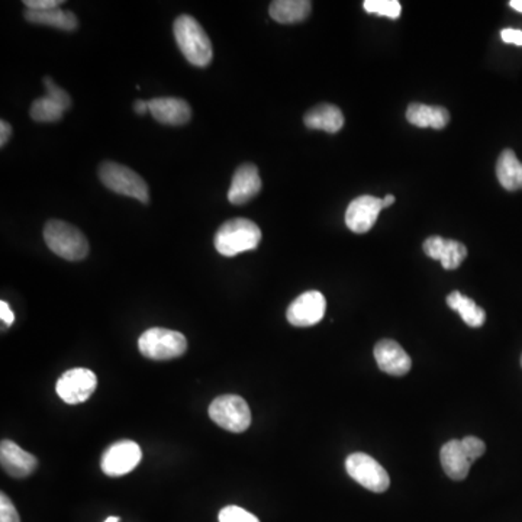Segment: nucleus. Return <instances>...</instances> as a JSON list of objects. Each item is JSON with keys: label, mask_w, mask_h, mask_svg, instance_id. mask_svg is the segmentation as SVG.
<instances>
[{"label": "nucleus", "mask_w": 522, "mask_h": 522, "mask_svg": "<svg viewBox=\"0 0 522 522\" xmlns=\"http://www.w3.org/2000/svg\"><path fill=\"white\" fill-rule=\"evenodd\" d=\"M486 452V444L477 437L450 440L445 443L440 452L443 470L450 479L465 480L469 475L470 467Z\"/></svg>", "instance_id": "3"}, {"label": "nucleus", "mask_w": 522, "mask_h": 522, "mask_svg": "<svg viewBox=\"0 0 522 522\" xmlns=\"http://www.w3.org/2000/svg\"><path fill=\"white\" fill-rule=\"evenodd\" d=\"M152 118L164 125H184L191 120L192 110L189 103L179 98H154L149 100Z\"/></svg>", "instance_id": "18"}, {"label": "nucleus", "mask_w": 522, "mask_h": 522, "mask_svg": "<svg viewBox=\"0 0 522 522\" xmlns=\"http://www.w3.org/2000/svg\"><path fill=\"white\" fill-rule=\"evenodd\" d=\"M12 135V127L6 120H0V147H5Z\"/></svg>", "instance_id": "31"}, {"label": "nucleus", "mask_w": 522, "mask_h": 522, "mask_svg": "<svg viewBox=\"0 0 522 522\" xmlns=\"http://www.w3.org/2000/svg\"><path fill=\"white\" fill-rule=\"evenodd\" d=\"M509 6H511L512 9H516L517 12H521L522 14V0H511V2H509Z\"/></svg>", "instance_id": "34"}, {"label": "nucleus", "mask_w": 522, "mask_h": 522, "mask_svg": "<svg viewBox=\"0 0 522 522\" xmlns=\"http://www.w3.org/2000/svg\"><path fill=\"white\" fill-rule=\"evenodd\" d=\"M138 349L151 360H172L186 353L187 339L182 332L173 329H151L142 332Z\"/></svg>", "instance_id": "6"}, {"label": "nucleus", "mask_w": 522, "mask_h": 522, "mask_svg": "<svg viewBox=\"0 0 522 522\" xmlns=\"http://www.w3.org/2000/svg\"><path fill=\"white\" fill-rule=\"evenodd\" d=\"M0 318H2V321H4V324L6 325V327H11V325L14 324V312H12L11 307H9V304L5 302V300L0 302Z\"/></svg>", "instance_id": "30"}, {"label": "nucleus", "mask_w": 522, "mask_h": 522, "mask_svg": "<svg viewBox=\"0 0 522 522\" xmlns=\"http://www.w3.org/2000/svg\"><path fill=\"white\" fill-rule=\"evenodd\" d=\"M44 240L54 255L68 261L88 257L89 241L85 234L64 221L53 219L44 226Z\"/></svg>", "instance_id": "4"}, {"label": "nucleus", "mask_w": 522, "mask_h": 522, "mask_svg": "<svg viewBox=\"0 0 522 522\" xmlns=\"http://www.w3.org/2000/svg\"><path fill=\"white\" fill-rule=\"evenodd\" d=\"M44 85H46V96L34 100L29 115L36 122H57L70 108V95L58 88L51 78H44Z\"/></svg>", "instance_id": "10"}, {"label": "nucleus", "mask_w": 522, "mask_h": 522, "mask_svg": "<svg viewBox=\"0 0 522 522\" xmlns=\"http://www.w3.org/2000/svg\"><path fill=\"white\" fill-rule=\"evenodd\" d=\"M521 366H522V356H521Z\"/></svg>", "instance_id": "36"}, {"label": "nucleus", "mask_w": 522, "mask_h": 522, "mask_svg": "<svg viewBox=\"0 0 522 522\" xmlns=\"http://www.w3.org/2000/svg\"><path fill=\"white\" fill-rule=\"evenodd\" d=\"M496 176L506 191L522 189V162L512 150H504L496 162Z\"/></svg>", "instance_id": "22"}, {"label": "nucleus", "mask_w": 522, "mask_h": 522, "mask_svg": "<svg viewBox=\"0 0 522 522\" xmlns=\"http://www.w3.org/2000/svg\"><path fill=\"white\" fill-rule=\"evenodd\" d=\"M327 309L324 295L317 290H309L293 300L287 308V318L295 327H312L321 321Z\"/></svg>", "instance_id": "12"}, {"label": "nucleus", "mask_w": 522, "mask_h": 522, "mask_svg": "<svg viewBox=\"0 0 522 522\" xmlns=\"http://www.w3.org/2000/svg\"><path fill=\"white\" fill-rule=\"evenodd\" d=\"M311 9L308 0H276L270 4L268 14L279 24H298L309 16Z\"/></svg>", "instance_id": "21"}, {"label": "nucleus", "mask_w": 522, "mask_h": 522, "mask_svg": "<svg viewBox=\"0 0 522 522\" xmlns=\"http://www.w3.org/2000/svg\"><path fill=\"white\" fill-rule=\"evenodd\" d=\"M261 187L263 183H261L257 167L251 162L243 164L234 173L230 191H228V201L233 205H244L260 193Z\"/></svg>", "instance_id": "15"}, {"label": "nucleus", "mask_w": 522, "mask_h": 522, "mask_svg": "<svg viewBox=\"0 0 522 522\" xmlns=\"http://www.w3.org/2000/svg\"><path fill=\"white\" fill-rule=\"evenodd\" d=\"M134 110L138 115H144V113L150 112L149 102H145V100H137L134 105Z\"/></svg>", "instance_id": "32"}, {"label": "nucleus", "mask_w": 522, "mask_h": 522, "mask_svg": "<svg viewBox=\"0 0 522 522\" xmlns=\"http://www.w3.org/2000/svg\"><path fill=\"white\" fill-rule=\"evenodd\" d=\"M26 19L37 26H54L61 31H75L78 22L76 15L71 11H66L61 7H54L48 11H28L26 12Z\"/></svg>", "instance_id": "23"}, {"label": "nucleus", "mask_w": 522, "mask_h": 522, "mask_svg": "<svg viewBox=\"0 0 522 522\" xmlns=\"http://www.w3.org/2000/svg\"><path fill=\"white\" fill-rule=\"evenodd\" d=\"M173 32L177 46L192 66L206 68L211 63L214 57L211 39L193 16H179L174 21Z\"/></svg>", "instance_id": "1"}, {"label": "nucleus", "mask_w": 522, "mask_h": 522, "mask_svg": "<svg viewBox=\"0 0 522 522\" xmlns=\"http://www.w3.org/2000/svg\"><path fill=\"white\" fill-rule=\"evenodd\" d=\"M406 120L415 127L443 130L450 122V113L443 106L411 103L406 110Z\"/></svg>", "instance_id": "20"}, {"label": "nucleus", "mask_w": 522, "mask_h": 522, "mask_svg": "<svg viewBox=\"0 0 522 522\" xmlns=\"http://www.w3.org/2000/svg\"><path fill=\"white\" fill-rule=\"evenodd\" d=\"M393 202H395V196L393 194H386L385 199H381V206L388 208V206L393 205Z\"/></svg>", "instance_id": "33"}, {"label": "nucleus", "mask_w": 522, "mask_h": 522, "mask_svg": "<svg viewBox=\"0 0 522 522\" xmlns=\"http://www.w3.org/2000/svg\"><path fill=\"white\" fill-rule=\"evenodd\" d=\"M98 388V378L92 371L76 367L58 379L56 385L57 395L68 405H78L88 401Z\"/></svg>", "instance_id": "9"}, {"label": "nucleus", "mask_w": 522, "mask_h": 522, "mask_svg": "<svg viewBox=\"0 0 522 522\" xmlns=\"http://www.w3.org/2000/svg\"><path fill=\"white\" fill-rule=\"evenodd\" d=\"M219 522H260L257 517L245 509L230 505L219 512Z\"/></svg>", "instance_id": "26"}, {"label": "nucleus", "mask_w": 522, "mask_h": 522, "mask_svg": "<svg viewBox=\"0 0 522 522\" xmlns=\"http://www.w3.org/2000/svg\"><path fill=\"white\" fill-rule=\"evenodd\" d=\"M364 11L369 14L386 16V18L398 19L402 12V6L398 0H366L363 4Z\"/></svg>", "instance_id": "25"}, {"label": "nucleus", "mask_w": 522, "mask_h": 522, "mask_svg": "<svg viewBox=\"0 0 522 522\" xmlns=\"http://www.w3.org/2000/svg\"><path fill=\"white\" fill-rule=\"evenodd\" d=\"M304 122L309 130H321L329 134H336L344 127V115L339 106L321 103L308 110Z\"/></svg>", "instance_id": "19"}, {"label": "nucleus", "mask_w": 522, "mask_h": 522, "mask_svg": "<svg viewBox=\"0 0 522 522\" xmlns=\"http://www.w3.org/2000/svg\"><path fill=\"white\" fill-rule=\"evenodd\" d=\"M0 463H2V469L9 476L16 477V479L29 476L38 466L36 455L22 450L16 443L11 440H4L0 444Z\"/></svg>", "instance_id": "17"}, {"label": "nucleus", "mask_w": 522, "mask_h": 522, "mask_svg": "<svg viewBox=\"0 0 522 522\" xmlns=\"http://www.w3.org/2000/svg\"><path fill=\"white\" fill-rule=\"evenodd\" d=\"M209 417L216 425L231 433H244L251 425L250 406L238 395L216 398L209 406Z\"/></svg>", "instance_id": "7"}, {"label": "nucleus", "mask_w": 522, "mask_h": 522, "mask_svg": "<svg viewBox=\"0 0 522 522\" xmlns=\"http://www.w3.org/2000/svg\"><path fill=\"white\" fill-rule=\"evenodd\" d=\"M141 459V447L135 442L124 440V442L110 445L106 450L100 466H102L103 473L108 476H124V475L132 472L140 465Z\"/></svg>", "instance_id": "11"}, {"label": "nucleus", "mask_w": 522, "mask_h": 522, "mask_svg": "<svg viewBox=\"0 0 522 522\" xmlns=\"http://www.w3.org/2000/svg\"><path fill=\"white\" fill-rule=\"evenodd\" d=\"M447 305L453 311L459 312L465 324L472 329H479L486 321V312L484 308L477 307L475 300L465 297L459 290L450 293L447 297Z\"/></svg>", "instance_id": "24"}, {"label": "nucleus", "mask_w": 522, "mask_h": 522, "mask_svg": "<svg viewBox=\"0 0 522 522\" xmlns=\"http://www.w3.org/2000/svg\"><path fill=\"white\" fill-rule=\"evenodd\" d=\"M28 11H48L63 5L61 0H26L24 2Z\"/></svg>", "instance_id": "28"}, {"label": "nucleus", "mask_w": 522, "mask_h": 522, "mask_svg": "<svg viewBox=\"0 0 522 522\" xmlns=\"http://www.w3.org/2000/svg\"><path fill=\"white\" fill-rule=\"evenodd\" d=\"M346 469L351 479L374 494L388 491L391 477L378 460L366 453H354L346 460Z\"/></svg>", "instance_id": "8"}, {"label": "nucleus", "mask_w": 522, "mask_h": 522, "mask_svg": "<svg viewBox=\"0 0 522 522\" xmlns=\"http://www.w3.org/2000/svg\"><path fill=\"white\" fill-rule=\"evenodd\" d=\"M98 174H99L100 182L110 191L137 199L141 204H149V186L144 179L130 167L122 166L118 162H105L100 164Z\"/></svg>", "instance_id": "5"}, {"label": "nucleus", "mask_w": 522, "mask_h": 522, "mask_svg": "<svg viewBox=\"0 0 522 522\" xmlns=\"http://www.w3.org/2000/svg\"><path fill=\"white\" fill-rule=\"evenodd\" d=\"M0 522H21L14 502L5 494L0 495Z\"/></svg>", "instance_id": "27"}, {"label": "nucleus", "mask_w": 522, "mask_h": 522, "mask_svg": "<svg viewBox=\"0 0 522 522\" xmlns=\"http://www.w3.org/2000/svg\"><path fill=\"white\" fill-rule=\"evenodd\" d=\"M501 38L504 43L514 44V46L522 47V31H519V29H502Z\"/></svg>", "instance_id": "29"}, {"label": "nucleus", "mask_w": 522, "mask_h": 522, "mask_svg": "<svg viewBox=\"0 0 522 522\" xmlns=\"http://www.w3.org/2000/svg\"><path fill=\"white\" fill-rule=\"evenodd\" d=\"M381 201L371 194H363L354 199L346 211V224L350 230L357 234H364L373 228L381 214Z\"/></svg>", "instance_id": "13"}, {"label": "nucleus", "mask_w": 522, "mask_h": 522, "mask_svg": "<svg viewBox=\"0 0 522 522\" xmlns=\"http://www.w3.org/2000/svg\"><path fill=\"white\" fill-rule=\"evenodd\" d=\"M374 359L379 369L385 373L402 378L412 367V360L401 344L393 339H381L374 347Z\"/></svg>", "instance_id": "14"}, {"label": "nucleus", "mask_w": 522, "mask_h": 522, "mask_svg": "<svg viewBox=\"0 0 522 522\" xmlns=\"http://www.w3.org/2000/svg\"><path fill=\"white\" fill-rule=\"evenodd\" d=\"M423 253L433 260L442 261L445 270H455L467 257L465 244L455 240H445L443 236H430L423 243Z\"/></svg>", "instance_id": "16"}, {"label": "nucleus", "mask_w": 522, "mask_h": 522, "mask_svg": "<svg viewBox=\"0 0 522 522\" xmlns=\"http://www.w3.org/2000/svg\"><path fill=\"white\" fill-rule=\"evenodd\" d=\"M261 241V231L257 224L247 218L226 221L216 231L214 244L219 255L234 257L245 251L256 250Z\"/></svg>", "instance_id": "2"}, {"label": "nucleus", "mask_w": 522, "mask_h": 522, "mask_svg": "<svg viewBox=\"0 0 522 522\" xmlns=\"http://www.w3.org/2000/svg\"><path fill=\"white\" fill-rule=\"evenodd\" d=\"M105 522H120V518L118 517H110V518H106Z\"/></svg>", "instance_id": "35"}]
</instances>
